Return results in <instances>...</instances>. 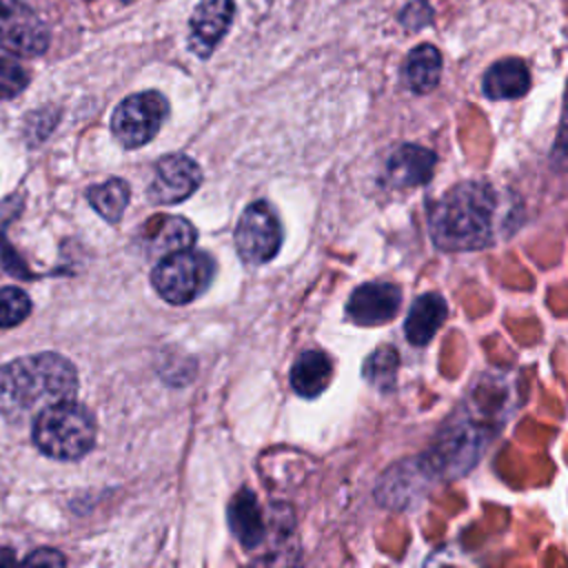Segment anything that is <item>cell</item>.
Masks as SVG:
<instances>
[{"label": "cell", "instance_id": "cell-1", "mask_svg": "<svg viewBox=\"0 0 568 568\" xmlns=\"http://www.w3.org/2000/svg\"><path fill=\"white\" fill-rule=\"evenodd\" d=\"M78 375L58 353H36L0 366V415L18 422L38 415L49 404L73 397Z\"/></svg>", "mask_w": 568, "mask_h": 568}, {"label": "cell", "instance_id": "cell-2", "mask_svg": "<svg viewBox=\"0 0 568 568\" xmlns=\"http://www.w3.org/2000/svg\"><path fill=\"white\" fill-rule=\"evenodd\" d=\"M495 191L484 182H462L446 191L428 213L433 242L444 251H475L493 240Z\"/></svg>", "mask_w": 568, "mask_h": 568}, {"label": "cell", "instance_id": "cell-3", "mask_svg": "<svg viewBox=\"0 0 568 568\" xmlns=\"http://www.w3.org/2000/svg\"><path fill=\"white\" fill-rule=\"evenodd\" d=\"M33 442L47 457L62 462L80 459L95 444V419L73 397L60 399L36 415Z\"/></svg>", "mask_w": 568, "mask_h": 568}, {"label": "cell", "instance_id": "cell-4", "mask_svg": "<svg viewBox=\"0 0 568 568\" xmlns=\"http://www.w3.org/2000/svg\"><path fill=\"white\" fill-rule=\"evenodd\" d=\"M213 273L215 264L206 253L182 248L164 255L155 264L151 282L164 302L189 304L209 286Z\"/></svg>", "mask_w": 568, "mask_h": 568}, {"label": "cell", "instance_id": "cell-5", "mask_svg": "<svg viewBox=\"0 0 568 568\" xmlns=\"http://www.w3.org/2000/svg\"><path fill=\"white\" fill-rule=\"evenodd\" d=\"M166 115H169V102L162 93L158 91L133 93L115 106L111 115V131L122 146L138 149L160 131Z\"/></svg>", "mask_w": 568, "mask_h": 568}, {"label": "cell", "instance_id": "cell-6", "mask_svg": "<svg viewBox=\"0 0 568 568\" xmlns=\"http://www.w3.org/2000/svg\"><path fill=\"white\" fill-rule=\"evenodd\" d=\"M282 246V226L271 204L257 200L248 204L235 229V248L246 264H264Z\"/></svg>", "mask_w": 568, "mask_h": 568}, {"label": "cell", "instance_id": "cell-7", "mask_svg": "<svg viewBox=\"0 0 568 568\" xmlns=\"http://www.w3.org/2000/svg\"><path fill=\"white\" fill-rule=\"evenodd\" d=\"M49 47V31L44 22L20 0H0V49L33 58Z\"/></svg>", "mask_w": 568, "mask_h": 568}, {"label": "cell", "instance_id": "cell-8", "mask_svg": "<svg viewBox=\"0 0 568 568\" xmlns=\"http://www.w3.org/2000/svg\"><path fill=\"white\" fill-rule=\"evenodd\" d=\"M202 182V169L184 153L166 155L158 162L153 182L149 186L151 202L175 204L186 200Z\"/></svg>", "mask_w": 568, "mask_h": 568}, {"label": "cell", "instance_id": "cell-9", "mask_svg": "<svg viewBox=\"0 0 568 568\" xmlns=\"http://www.w3.org/2000/svg\"><path fill=\"white\" fill-rule=\"evenodd\" d=\"M402 306V291L390 282H368L357 286L346 304V315L359 326H379L393 320Z\"/></svg>", "mask_w": 568, "mask_h": 568}, {"label": "cell", "instance_id": "cell-10", "mask_svg": "<svg viewBox=\"0 0 568 568\" xmlns=\"http://www.w3.org/2000/svg\"><path fill=\"white\" fill-rule=\"evenodd\" d=\"M233 0H200L191 16L189 47L195 55L209 58L231 27Z\"/></svg>", "mask_w": 568, "mask_h": 568}, {"label": "cell", "instance_id": "cell-11", "mask_svg": "<svg viewBox=\"0 0 568 568\" xmlns=\"http://www.w3.org/2000/svg\"><path fill=\"white\" fill-rule=\"evenodd\" d=\"M435 153L419 144H402L386 162V180L395 189L419 186L430 180Z\"/></svg>", "mask_w": 568, "mask_h": 568}, {"label": "cell", "instance_id": "cell-12", "mask_svg": "<svg viewBox=\"0 0 568 568\" xmlns=\"http://www.w3.org/2000/svg\"><path fill=\"white\" fill-rule=\"evenodd\" d=\"M229 526L237 541L246 548L253 550L257 548L264 537H266V524L262 517V508L251 490H240L231 504H229Z\"/></svg>", "mask_w": 568, "mask_h": 568}, {"label": "cell", "instance_id": "cell-13", "mask_svg": "<svg viewBox=\"0 0 568 568\" xmlns=\"http://www.w3.org/2000/svg\"><path fill=\"white\" fill-rule=\"evenodd\" d=\"M448 313L446 300L439 293H424L419 295L410 311H408V320L404 324V333L408 337L410 344L415 346H424L433 339V335L439 331V326L444 324Z\"/></svg>", "mask_w": 568, "mask_h": 568}, {"label": "cell", "instance_id": "cell-14", "mask_svg": "<svg viewBox=\"0 0 568 568\" xmlns=\"http://www.w3.org/2000/svg\"><path fill=\"white\" fill-rule=\"evenodd\" d=\"M530 89L528 67L517 58L495 62L484 75V93L490 100L521 98Z\"/></svg>", "mask_w": 568, "mask_h": 568}, {"label": "cell", "instance_id": "cell-15", "mask_svg": "<svg viewBox=\"0 0 568 568\" xmlns=\"http://www.w3.org/2000/svg\"><path fill=\"white\" fill-rule=\"evenodd\" d=\"M442 75V53L433 44L415 47L402 67V80L413 93H428Z\"/></svg>", "mask_w": 568, "mask_h": 568}, {"label": "cell", "instance_id": "cell-16", "mask_svg": "<svg viewBox=\"0 0 568 568\" xmlns=\"http://www.w3.org/2000/svg\"><path fill=\"white\" fill-rule=\"evenodd\" d=\"M333 379V364L322 351L302 353L291 368V386L302 397H317Z\"/></svg>", "mask_w": 568, "mask_h": 568}, {"label": "cell", "instance_id": "cell-17", "mask_svg": "<svg viewBox=\"0 0 568 568\" xmlns=\"http://www.w3.org/2000/svg\"><path fill=\"white\" fill-rule=\"evenodd\" d=\"M129 195L131 189L124 180L120 178H111L102 184H95L87 191V200L89 204L106 220V222H118L129 204Z\"/></svg>", "mask_w": 568, "mask_h": 568}, {"label": "cell", "instance_id": "cell-18", "mask_svg": "<svg viewBox=\"0 0 568 568\" xmlns=\"http://www.w3.org/2000/svg\"><path fill=\"white\" fill-rule=\"evenodd\" d=\"M195 242V229L189 220L169 215L160 222V229L151 235V251L169 255L182 248H191Z\"/></svg>", "mask_w": 568, "mask_h": 568}, {"label": "cell", "instance_id": "cell-19", "mask_svg": "<svg viewBox=\"0 0 568 568\" xmlns=\"http://www.w3.org/2000/svg\"><path fill=\"white\" fill-rule=\"evenodd\" d=\"M397 351L393 346H382L377 348L364 364V377L368 384L375 388L388 390L395 384V373H397Z\"/></svg>", "mask_w": 568, "mask_h": 568}, {"label": "cell", "instance_id": "cell-20", "mask_svg": "<svg viewBox=\"0 0 568 568\" xmlns=\"http://www.w3.org/2000/svg\"><path fill=\"white\" fill-rule=\"evenodd\" d=\"M31 313L29 295L18 286L0 288V328L20 324Z\"/></svg>", "mask_w": 568, "mask_h": 568}, {"label": "cell", "instance_id": "cell-21", "mask_svg": "<svg viewBox=\"0 0 568 568\" xmlns=\"http://www.w3.org/2000/svg\"><path fill=\"white\" fill-rule=\"evenodd\" d=\"M29 82L27 71L9 60V58H0V100H9L16 98Z\"/></svg>", "mask_w": 568, "mask_h": 568}, {"label": "cell", "instance_id": "cell-22", "mask_svg": "<svg viewBox=\"0 0 568 568\" xmlns=\"http://www.w3.org/2000/svg\"><path fill=\"white\" fill-rule=\"evenodd\" d=\"M402 24L410 31H419L422 27H426L433 20V9L426 0H413L404 7L402 16H399Z\"/></svg>", "mask_w": 568, "mask_h": 568}, {"label": "cell", "instance_id": "cell-23", "mask_svg": "<svg viewBox=\"0 0 568 568\" xmlns=\"http://www.w3.org/2000/svg\"><path fill=\"white\" fill-rule=\"evenodd\" d=\"M24 564H33V566H38V564H44V566H62V564H64V557H62L58 550H53V548H40V550H36V552H31L29 557H24Z\"/></svg>", "mask_w": 568, "mask_h": 568}, {"label": "cell", "instance_id": "cell-24", "mask_svg": "<svg viewBox=\"0 0 568 568\" xmlns=\"http://www.w3.org/2000/svg\"><path fill=\"white\" fill-rule=\"evenodd\" d=\"M11 561H16L13 552L9 548H0V564H11Z\"/></svg>", "mask_w": 568, "mask_h": 568}]
</instances>
